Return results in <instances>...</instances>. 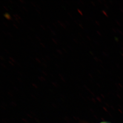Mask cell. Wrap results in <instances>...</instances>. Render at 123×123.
I'll return each instance as SVG.
<instances>
[{
	"label": "cell",
	"mask_w": 123,
	"mask_h": 123,
	"mask_svg": "<svg viewBox=\"0 0 123 123\" xmlns=\"http://www.w3.org/2000/svg\"><path fill=\"white\" fill-rule=\"evenodd\" d=\"M4 16L7 19V20H12V18H11V15H10L9 14H8V13H5L4 14Z\"/></svg>",
	"instance_id": "6da1fadb"
},
{
	"label": "cell",
	"mask_w": 123,
	"mask_h": 123,
	"mask_svg": "<svg viewBox=\"0 0 123 123\" xmlns=\"http://www.w3.org/2000/svg\"><path fill=\"white\" fill-rule=\"evenodd\" d=\"M58 22L60 24V25H61V26L63 27V28H64L65 29H66V26H65V25H64V24L62 23V22H60V21H59L58 20Z\"/></svg>",
	"instance_id": "7a4b0ae2"
},
{
	"label": "cell",
	"mask_w": 123,
	"mask_h": 123,
	"mask_svg": "<svg viewBox=\"0 0 123 123\" xmlns=\"http://www.w3.org/2000/svg\"><path fill=\"white\" fill-rule=\"evenodd\" d=\"M102 13H103V14L104 15H105V16H106L107 17H108V15L107 14L106 12H105V11L102 10Z\"/></svg>",
	"instance_id": "3957f363"
},
{
	"label": "cell",
	"mask_w": 123,
	"mask_h": 123,
	"mask_svg": "<svg viewBox=\"0 0 123 123\" xmlns=\"http://www.w3.org/2000/svg\"><path fill=\"white\" fill-rule=\"evenodd\" d=\"M116 30L119 33H120V34H121V35H123V32H122V31H121L119 30L118 29H116Z\"/></svg>",
	"instance_id": "277c9868"
},
{
	"label": "cell",
	"mask_w": 123,
	"mask_h": 123,
	"mask_svg": "<svg viewBox=\"0 0 123 123\" xmlns=\"http://www.w3.org/2000/svg\"><path fill=\"white\" fill-rule=\"evenodd\" d=\"M77 11L80 15H82V16L83 15V13H82V12H81V11H80V10H79V9H77Z\"/></svg>",
	"instance_id": "5b68a950"
},
{
	"label": "cell",
	"mask_w": 123,
	"mask_h": 123,
	"mask_svg": "<svg viewBox=\"0 0 123 123\" xmlns=\"http://www.w3.org/2000/svg\"><path fill=\"white\" fill-rule=\"evenodd\" d=\"M115 21H116V23L117 25H118L119 26H121V25H120V22H119V21H117V20H115Z\"/></svg>",
	"instance_id": "8992f818"
},
{
	"label": "cell",
	"mask_w": 123,
	"mask_h": 123,
	"mask_svg": "<svg viewBox=\"0 0 123 123\" xmlns=\"http://www.w3.org/2000/svg\"><path fill=\"white\" fill-rule=\"evenodd\" d=\"M104 6H105V7L107 9H109V6H108V5L106 4L105 3V4H104Z\"/></svg>",
	"instance_id": "52a82bcc"
},
{
	"label": "cell",
	"mask_w": 123,
	"mask_h": 123,
	"mask_svg": "<svg viewBox=\"0 0 123 123\" xmlns=\"http://www.w3.org/2000/svg\"><path fill=\"white\" fill-rule=\"evenodd\" d=\"M57 51L59 54H61V55H62L63 54H62V51H61L60 50H59V49H57Z\"/></svg>",
	"instance_id": "ba28073f"
},
{
	"label": "cell",
	"mask_w": 123,
	"mask_h": 123,
	"mask_svg": "<svg viewBox=\"0 0 123 123\" xmlns=\"http://www.w3.org/2000/svg\"><path fill=\"white\" fill-rule=\"evenodd\" d=\"M9 58L10 59H11V60L12 61V62H16V61L13 58H12L11 57H9Z\"/></svg>",
	"instance_id": "9c48e42d"
},
{
	"label": "cell",
	"mask_w": 123,
	"mask_h": 123,
	"mask_svg": "<svg viewBox=\"0 0 123 123\" xmlns=\"http://www.w3.org/2000/svg\"><path fill=\"white\" fill-rule=\"evenodd\" d=\"M36 61H37V62H38V63H41V61H40V59H38V58H37V57H36Z\"/></svg>",
	"instance_id": "30bf717a"
},
{
	"label": "cell",
	"mask_w": 123,
	"mask_h": 123,
	"mask_svg": "<svg viewBox=\"0 0 123 123\" xmlns=\"http://www.w3.org/2000/svg\"><path fill=\"white\" fill-rule=\"evenodd\" d=\"M52 41L54 42V43H55V44H57V41H56L55 40V39H54V38H52Z\"/></svg>",
	"instance_id": "8fae6325"
},
{
	"label": "cell",
	"mask_w": 123,
	"mask_h": 123,
	"mask_svg": "<svg viewBox=\"0 0 123 123\" xmlns=\"http://www.w3.org/2000/svg\"><path fill=\"white\" fill-rule=\"evenodd\" d=\"M102 54H103L104 55L106 56H108V55L105 52H102Z\"/></svg>",
	"instance_id": "7c38bea8"
},
{
	"label": "cell",
	"mask_w": 123,
	"mask_h": 123,
	"mask_svg": "<svg viewBox=\"0 0 123 123\" xmlns=\"http://www.w3.org/2000/svg\"><path fill=\"white\" fill-rule=\"evenodd\" d=\"M114 39H115V41H116V42H118L119 41V39L118 38H117V37H114Z\"/></svg>",
	"instance_id": "4fadbf2b"
},
{
	"label": "cell",
	"mask_w": 123,
	"mask_h": 123,
	"mask_svg": "<svg viewBox=\"0 0 123 123\" xmlns=\"http://www.w3.org/2000/svg\"><path fill=\"white\" fill-rule=\"evenodd\" d=\"M94 59L96 61V62H98L99 60L98 59L97 57H94Z\"/></svg>",
	"instance_id": "5bb4252c"
},
{
	"label": "cell",
	"mask_w": 123,
	"mask_h": 123,
	"mask_svg": "<svg viewBox=\"0 0 123 123\" xmlns=\"http://www.w3.org/2000/svg\"><path fill=\"white\" fill-rule=\"evenodd\" d=\"M96 23V25H97L98 26H100V24L97 21H95Z\"/></svg>",
	"instance_id": "9a60e30c"
},
{
	"label": "cell",
	"mask_w": 123,
	"mask_h": 123,
	"mask_svg": "<svg viewBox=\"0 0 123 123\" xmlns=\"http://www.w3.org/2000/svg\"><path fill=\"white\" fill-rule=\"evenodd\" d=\"M91 3L92 5H93L94 6H95L96 5L94 3V2H92V1H91Z\"/></svg>",
	"instance_id": "2e32d148"
},
{
	"label": "cell",
	"mask_w": 123,
	"mask_h": 123,
	"mask_svg": "<svg viewBox=\"0 0 123 123\" xmlns=\"http://www.w3.org/2000/svg\"><path fill=\"white\" fill-rule=\"evenodd\" d=\"M79 26H80V28H81L82 29H84V27H83V26L81 24H79Z\"/></svg>",
	"instance_id": "e0dca14e"
},
{
	"label": "cell",
	"mask_w": 123,
	"mask_h": 123,
	"mask_svg": "<svg viewBox=\"0 0 123 123\" xmlns=\"http://www.w3.org/2000/svg\"><path fill=\"white\" fill-rule=\"evenodd\" d=\"M50 30H51V33H52V34H53L54 35H55V33L54 32V31H53V30H52L51 29H50Z\"/></svg>",
	"instance_id": "ac0fdd59"
},
{
	"label": "cell",
	"mask_w": 123,
	"mask_h": 123,
	"mask_svg": "<svg viewBox=\"0 0 123 123\" xmlns=\"http://www.w3.org/2000/svg\"><path fill=\"white\" fill-rule=\"evenodd\" d=\"M113 31H114V32L116 33L117 32V30H116L114 28H112Z\"/></svg>",
	"instance_id": "d6986e66"
},
{
	"label": "cell",
	"mask_w": 123,
	"mask_h": 123,
	"mask_svg": "<svg viewBox=\"0 0 123 123\" xmlns=\"http://www.w3.org/2000/svg\"><path fill=\"white\" fill-rule=\"evenodd\" d=\"M96 32H97V33L99 35H100V36H102V35H101V34L99 32V31H96Z\"/></svg>",
	"instance_id": "ffe728a7"
},
{
	"label": "cell",
	"mask_w": 123,
	"mask_h": 123,
	"mask_svg": "<svg viewBox=\"0 0 123 123\" xmlns=\"http://www.w3.org/2000/svg\"><path fill=\"white\" fill-rule=\"evenodd\" d=\"M40 44L43 46V48H45V45H44V44H43V43H40Z\"/></svg>",
	"instance_id": "44dd1931"
},
{
	"label": "cell",
	"mask_w": 123,
	"mask_h": 123,
	"mask_svg": "<svg viewBox=\"0 0 123 123\" xmlns=\"http://www.w3.org/2000/svg\"><path fill=\"white\" fill-rule=\"evenodd\" d=\"M3 24L4 25H5L6 26H7V27L8 26V25H7V24H6L5 22H3Z\"/></svg>",
	"instance_id": "7402d4cb"
},
{
	"label": "cell",
	"mask_w": 123,
	"mask_h": 123,
	"mask_svg": "<svg viewBox=\"0 0 123 123\" xmlns=\"http://www.w3.org/2000/svg\"><path fill=\"white\" fill-rule=\"evenodd\" d=\"M42 73H43V74H45V75H47L46 73V72H44V71H42Z\"/></svg>",
	"instance_id": "603a6c76"
},
{
	"label": "cell",
	"mask_w": 123,
	"mask_h": 123,
	"mask_svg": "<svg viewBox=\"0 0 123 123\" xmlns=\"http://www.w3.org/2000/svg\"><path fill=\"white\" fill-rule=\"evenodd\" d=\"M73 40H74V42H75L76 43H78V41H77V40L76 39H75L73 38Z\"/></svg>",
	"instance_id": "cb8c5ba5"
},
{
	"label": "cell",
	"mask_w": 123,
	"mask_h": 123,
	"mask_svg": "<svg viewBox=\"0 0 123 123\" xmlns=\"http://www.w3.org/2000/svg\"><path fill=\"white\" fill-rule=\"evenodd\" d=\"M36 37L38 39V40H39L40 41H41V39H40V37H38V36H36Z\"/></svg>",
	"instance_id": "d4e9b609"
},
{
	"label": "cell",
	"mask_w": 123,
	"mask_h": 123,
	"mask_svg": "<svg viewBox=\"0 0 123 123\" xmlns=\"http://www.w3.org/2000/svg\"><path fill=\"white\" fill-rule=\"evenodd\" d=\"M1 65H2V66L4 68H6V66H5L4 64H3L2 63H1Z\"/></svg>",
	"instance_id": "484cf974"
},
{
	"label": "cell",
	"mask_w": 123,
	"mask_h": 123,
	"mask_svg": "<svg viewBox=\"0 0 123 123\" xmlns=\"http://www.w3.org/2000/svg\"><path fill=\"white\" fill-rule=\"evenodd\" d=\"M86 37H87V38L88 39V40H89L90 41H91V39L90 37L87 36H86Z\"/></svg>",
	"instance_id": "4316f807"
},
{
	"label": "cell",
	"mask_w": 123,
	"mask_h": 123,
	"mask_svg": "<svg viewBox=\"0 0 123 123\" xmlns=\"http://www.w3.org/2000/svg\"><path fill=\"white\" fill-rule=\"evenodd\" d=\"M42 64H43V65L44 66V67H45V68H47V66L45 64V63H42Z\"/></svg>",
	"instance_id": "83f0119b"
},
{
	"label": "cell",
	"mask_w": 123,
	"mask_h": 123,
	"mask_svg": "<svg viewBox=\"0 0 123 123\" xmlns=\"http://www.w3.org/2000/svg\"><path fill=\"white\" fill-rule=\"evenodd\" d=\"M116 66L117 67V68H120V66L118 64H116Z\"/></svg>",
	"instance_id": "f1b7e54d"
},
{
	"label": "cell",
	"mask_w": 123,
	"mask_h": 123,
	"mask_svg": "<svg viewBox=\"0 0 123 123\" xmlns=\"http://www.w3.org/2000/svg\"><path fill=\"white\" fill-rule=\"evenodd\" d=\"M13 26H14L15 28H16V29H18V27L17 26H16V25L15 24H14V25H13Z\"/></svg>",
	"instance_id": "f546056e"
},
{
	"label": "cell",
	"mask_w": 123,
	"mask_h": 123,
	"mask_svg": "<svg viewBox=\"0 0 123 123\" xmlns=\"http://www.w3.org/2000/svg\"><path fill=\"white\" fill-rule=\"evenodd\" d=\"M46 57L48 59H49V60H50V59H50V58H49V57H48V56L46 55Z\"/></svg>",
	"instance_id": "4dcf8cb0"
},
{
	"label": "cell",
	"mask_w": 123,
	"mask_h": 123,
	"mask_svg": "<svg viewBox=\"0 0 123 123\" xmlns=\"http://www.w3.org/2000/svg\"><path fill=\"white\" fill-rule=\"evenodd\" d=\"M22 8H23L24 9H25V11H26V12H28V10H27V9H26V8H25V7H23H23H22Z\"/></svg>",
	"instance_id": "1f68e13d"
},
{
	"label": "cell",
	"mask_w": 123,
	"mask_h": 123,
	"mask_svg": "<svg viewBox=\"0 0 123 123\" xmlns=\"http://www.w3.org/2000/svg\"><path fill=\"white\" fill-rule=\"evenodd\" d=\"M8 34H9V35L10 36H11V37H13V36H12L11 34L10 33L8 32Z\"/></svg>",
	"instance_id": "d6a6232c"
},
{
	"label": "cell",
	"mask_w": 123,
	"mask_h": 123,
	"mask_svg": "<svg viewBox=\"0 0 123 123\" xmlns=\"http://www.w3.org/2000/svg\"><path fill=\"white\" fill-rule=\"evenodd\" d=\"M9 63H11V65H12V66H14V64H13V63H12V62H11V61H9Z\"/></svg>",
	"instance_id": "836d02e7"
},
{
	"label": "cell",
	"mask_w": 123,
	"mask_h": 123,
	"mask_svg": "<svg viewBox=\"0 0 123 123\" xmlns=\"http://www.w3.org/2000/svg\"><path fill=\"white\" fill-rule=\"evenodd\" d=\"M99 62H100L101 63H103V62H102V61L101 60V59H99Z\"/></svg>",
	"instance_id": "e575fe53"
},
{
	"label": "cell",
	"mask_w": 123,
	"mask_h": 123,
	"mask_svg": "<svg viewBox=\"0 0 123 123\" xmlns=\"http://www.w3.org/2000/svg\"><path fill=\"white\" fill-rule=\"evenodd\" d=\"M68 14L70 16H71V17H72V15H71V14H70V13H69V12H68Z\"/></svg>",
	"instance_id": "d590c367"
},
{
	"label": "cell",
	"mask_w": 123,
	"mask_h": 123,
	"mask_svg": "<svg viewBox=\"0 0 123 123\" xmlns=\"http://www.w3.org/2000/svg\"><path fill=\"white\" fill-rule=\"evenodd\" d=\"M20 2L22 3H25V2H24L23 0H20Z\"/></svg>",
	"instance_id": "8d00e7d4"
},
{
	"label": "cell",
	"mask_w": 123,
	"mask_h": 123,
	"mask_svg": "<svg viewBox=\"0 0 123 123\" xmlns=\"http://www.w3.org/2000/svg\"><path fill=\"white\" fill-rule=\"evenodd\" d=\"M40 26H41V27H42V28H43V30H45V28L43 27V25H40Z\"/></svg>",
	"instance_id": "74e56055"
},
{
	"label": "cell",
	"mask_w": 123,
	"mask_h": 123,
	"mask_svg": "<svg viewBox=\"0 0 123 123\" xmlns=\"http://www.w3.org/2000/svg\"><path fill=\"white\" fill-rule=\"evenodd\" d=\"M65 22H66V23L67 24H68V25H70V23H69V22H68V21H65Z\"/></svg>",
	"instance_id": "f35d334b"
},
{
	"label": "cell",
	"mask_w": 123,
	"mask_h": 123,
	"mask_svg": "<svg viewBox=\"0 0 123 123\" xmlns=\"http://www.w3.org/2000/svg\"><path fill=\"white\" fill-rule=\"evenodd\" d=\"M31 4L33 5V6H34V7H36V5H34V3H33V2H31Z\"/></svg>",
	"instance_id": "ab89813d"
},
{
	"label": "cell",
	"mask_w": 123,
	"mask_h": 123,
	"mask_svg": "<svg viewBox=\"0 0 123 123\" xmlns=\"http://www.w3.org/2000/svg\"><path fill=\"white\" fill-rule=\"evenodd\" d=\"M89 52L91 54V55H94V54H93V52H92L91 51H89Z\"/></svg>",
	"instance_id": "60d3db41"
},
{
	"label": "cell",
	"mask_w": 123,
	"mask_h": 123,
	"mask_svg": "<svg viewBox=\"0 0 123 123\" xmlns=\"http://www.w3.org/2000/svg\"><path fill=\"white\" fill-rule=\"evenodd\" d=\"M3 7L5 8V9H6V11H8V10L7 9V8H6L5 6H3Z\"/></svg>",
	"instance_id": "b9f144b4"
},
{
	"label": "cell",
	"mask_w": 123,
	"mask_h": 123,
	"mask_svg": "<svg viewBox=\"0 0 123 123\" xmlns=\"http://www.w3.org/2000/svg\"><path fill=\"white\" fill-rule=\"evenodd\" d=\"M0 59H1V60H4V58L2 57V56H0Z\"/></svg>",
	"instance_id": "7bdbcfd3"
},
{
	"label": "cell",
	"mask_w": 123,
	"mask_h": 123,
	"mask_svg": "<svg viewBox=\"0 0 123 123\" xmlns=\"http://www.w3.org/2000/svg\"><path fill=\"white\" fill-rule=\"evenodd\" d=\"M63 50H64V51H65V52L67 53V51H66V50H65V48H63Z\"/></svg>",
	"instance_id": "ee69618b"
},
{
	"label": "cell",
	"mask_w": 123,
	"mask_h": 123,
	"mask_svg": "<svg viewBox=\"0 0 123 123\" xmlns=\"http://www.w3.org/2000/svg\"><path fill=\"white\" fill-rule=\"evenodd\" d=\"M98 1L99 2H100V4L102 3V1H101V0H98Z\"/></svg>",
	"instance_id": "f6af8a7d"
},
{
	"label": "cell",
	"mask_w": 123,
	"mask_h": 123,
	"mask_svg": "<svg viewBox=\"0 0 123 123\" xmlns=\"http://www.w3.org/2000/svg\"><path fill=\"white\" fill-rule=\"evenodd\" d=\"M36 11H37L38 12H39V13L40 14H41V13H40V11H39V10H38L37 9L36 10Z\"/></svg>",
	"instance_id": "bcb514c9"
},
{
	"label": "cell",
	"mask_w": 123,
	"mask_h": 123,
	"mask_svg": "<svg viewBox=\"0 0 123 123\" xmlns=\"http://www.w3.org/2000/svg\"><path fill=\"white\" fill-rule=\"evenodd\" d=\"M42 59H43V60L44 61V62H47L46 61V60H45V59H44V58H42Z\"/></svg>",
	"instance_id": "7dc6e473"
},
{
	"label": "cell",
	"mask_w": 123,
	"mask_h": 123,
	"mask_svg": "<svg viewBox=\"0 0 123 123\" xmlns=\"http://www.w3.org/2000/svg\"><path fill=\"white\" fill-rule=\"evenodd\" d=\"M94 41V42H95V43H96V44H99V43H98L97 42H96V41Z\"/></svg>",
	"instance_id": "c3c4849f"
},
{
	"label": "cell",
	"mask_w": 123,
	"mask_h": 123,
	"mask_svg": "<svg viewBox=\"0 0 123 123\" xmlns=\"http://www.w3.org/2000/svg\"><path fill=\"white\" fill-rule=\"evenodd\" d=\"M120 11H121V12H122V13L123 14V10L122 9H121V8H120Z\"/></svg>",
	"instance_id": "681fc988"
},
{
	"label": "cell",
	"mask_w": 123,
	"mask_h": 123,
	"mask_svg": "<svg viewBox=\"0 0 123 123\" xmlns=\"http://www.w3.org/2000/svg\"><path fill=\"white\" fill-rule=\"evenodd\" d=\"M110 4H113L112 1H111V0H110Z\"/></svg>",
	"instance_id": "f907efd6"
},
{
	"label": "cell",
	"mask_w": 123,
	"mask_h": 123,
	"mask_svg": "<svg viewBox=\"0 0 123 123\" xmlns=\"http://www.w3.org/2000/svg\"><path fill=\"white\" fill-rule=\"evenodd\" d=\"M80 2H81V4H82V5H84V2H82V1H81V0H80Z\"/></svg>",
	"instance_id": "816d5d0a"
},
{
	"label": "cell",
	"mask_w": 123,
	"mask_h": 123,
	"mask_svg": "<svg viewBox=\"0 0 123 123\" xmlns=\"http://www.w3.org/2000/svg\"><path fill=\"white\" fill-rule=\"evenodd\" d=\"M53 25H54V26H55V27H56V28H57V26H56V25L55 23H53Z\"/></svg>",
	"instance_id": "f5cc1de1"
},
{
	"label": "cell",
	"mask_w": 123,
	"mask_h": 123,
	"mask_svg": "<svg viewBox=\"0 0 123 123\" xmlns=\"http://www.w3.org/2000/svg\"><path fill=\"white\" fill-rule=\"evenodd\" d=\"M5 51H6V52H7V53H8V51L7 50H6V49H5Z\"/></svg>",
	"instance_id": "db71d44e"
},
{
	"label": "cell",
	"mask_w": 123,
	"mask_h": 123,
	"mask_svg": "<svg viewBox=\"0 0 123 123\" xmlns=\"http://www.w3.org/2000/svg\"><path fill=\"white\" fill-rule=\"evenodd\" d=\"M100 123H108V122H100Z\"/></svg>",
	"instance_id": "11a10c76"
},
{
	"label": "cell",
	"mask_w": 123,
	"mask_h": 123,
	"mask_svg": "<svg viewBox=\"0 0 123 123\" xmlns=\"http://www.w3.org/2000/svg\"><path fill=\"white\" fill-rule=\"evenodd\" d=\"M68 48H69V49H71V47H70L69 46V45H68Z\"/></svg>",
	"instance_id": "9f6ffc18"
},
{
	"label": "cell",
	"mask_w": 123,
	"mask_h": 123,
	"mask_svg": "<svg viewBox=\"0 0 123 123\" xmlns=\"http://www.w3.org/2000/svg\"><path fill=\"white\" fill-rule=\"evenodd\" d=\"M121 49H122V51H123V47H121Z\"/></svg>",
	"instance_id": "6f0895ef"
},
{
	"label": "cell",
	"mask_w": 123,
	"mask_h": 123,
	"mask_svg": "<svg viewBox=\"0 0 123 123\" xmlns=\"http://www.w3.org/2000/svg\"><path fill=\"white\" fill-rule=\"evenodd\" d=\"M100 66L101 67V68H104V67L103 66H102V65H100Z\"/></svg>",
	"instance_id": "680465c9"
},
{
	"label": "cell",
	"mask_w": 123,
	"mask_h": 123,
	"mask_svg": "<svg viewBox=\"0 0 123 123\" xmlns=\"http://www.w3.org/2000/svg\"><path fill=\"white\" fill-rule=\"evenodd\" d=\"M121 55L122 56V57H123V54L122 53H121Z\"/></svg>",
	"instance_id": "91938a15"
},
{
	"label": "cell",
	"mask_w": 123,
	"mask_h": 123,
	"mask_svg": "<svg viewBox=\"0 0 123 123\" xmlns=\"http://www.w3.org/2000/svg\"><path fill=\"white\" fill-rule=\"evenodd\" d=\"M56 65H57V67H58V68H59V66H58V65H57V64H56Z\"/></svg>",
	"instance_id": "94428289"
},
{
	"label": "cell",
	"mask_w": 123,
	"mask_h": 123,
	"mask_svg": "<svg viewBox=\"0 0 123 123\" xmlns=\"http://www.w3.org/2000/svg\"><path fill=\"white\" fill-rule=\"evenodd\" d=\"M98 72H99V73H101V72H100V71H98Z\"/></svg>",
	"instance_id": "6125c7cd"
},
{
	"label": "cell",
	"mask_w": 123,
	"mask_h": 123,
	"mask_svg": "<svg viewBox=\"0 0 123 123\" xmlns=\"http://www.w3.org/2000/svg\"><path fill=\"white\" fill-rule=\"evenodd\" d=\"M79 36H82L81 35V34H79Z\"/></svg>",
	"instance_id": "be15d7a7"
},
{
	"label": "cell",
	"mask_w": 123,
	"mask_h": 123,
	"mask_svg": "<svg viewBox=\"0 0 123 123\" xmlns=\"http://www.w3.org/2000/svg\"><path fill=\"white\" fill-rule=\"evenodd\" d=\"M10 2L11 3H12V1H11V0H9Z\"/></svg>",
	"instance_id": "e7e4bbea"
},
{
	"label": "cell",
	"mask_w": 123,
	"mask_h": 123,
	"mask_svg": "<svg viewBox=\"0 0 123 123\" xmlns=\"http://www.w3.org/2000/svg\"><path fill=\"white\" fill-rule=\"evenodd\" d=\"M122 43V45H123V43Z\"/></svg>",
	"instance_id": "03108f58"
}]
</instances>
